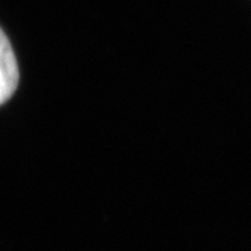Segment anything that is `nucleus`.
Wrapping results in <instances>:
<instances>
[{"instance_id": "nucleus-1", "label": "nucleus", "mask_w": 251, "mask_h": 251, "mask_svg": "<svg viewBox=\"0 0 251 251\" xmlns=\"http://www.w3.org/2000/svg\"><path fill=\"white\" fill-rule=\"evenodd\" d=\"M19 65L5 32L0 29V104L6 103L19 86Z\"/></svg>"}]
</instances>
